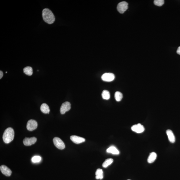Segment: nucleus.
Wrapping results in <instances>:
<instances>
[{"mask_svg":"<svg viewBox=\"0 0 180 180\" xmlns=\"http://www.w3.org/2000/svg\"><path fill=\"white\" fill-rule=\"evenodd\" d=\"M131 180L128 179V180Z\"/></svg>","mask_w":180,"mask_h":180,"instance_id":"obj_26","label":"nucleus"},{"mask_svg":"<svg viewBox=\"0 0 180 180\" xmlns=\"http://www.w3.org/2000/svg\"><path fill=\"white\" fill-rule=\"evenodd\" d=\"M7 72H6V73H7Z\"/></svg>","mask_w":180,"mask_h":180,"instance_id":"obj_25","label":"nucleus"},{"mask_svg":"<svg viewBox=\"0 0 180 180\" xmlns=\"http://www.w3.org/2000/svg\"><path fill=\"white\" fill-rule=\"evenodd\" d=\"M177 52L178 54L180 55V47H178V48L177 50Z\"/></svg>","mask_w":180,"mask_h":180,"instance_id":"obj_24","label":"nucleus"},{"mask_svg":"<svg viewBox=\"0 0 180 180\" xmlns=\"http://www.w3.org/2000/svg\"><path fill=\"white\" fill-rule=\"evenodd\" d=\"M14 136V132L13 128L8 127L5 130L3 135V142L5 143H9L13 141Z\"/></svg>","mask_w":180,"mask_h":180,"instance_id":"obj_2","label":"nucleus"},{"mask_svg":"<svg viewBox=\"0 0 180 180\" xmlns=\"http://www.w3.org/2000/svg\"><path fill=\"white\" fill-rule=\"evenodd\" d=\"M37 123L34 120L31 119L27 122V129L29 131H32L37 128Z\"/></svg>","mask_w":180,"mask_h":180,"instance_id":"obj_5","label":"nucleus"},{"mask_svg":"<svg viewBox=\"0 0 180 180\" xmlns=\"http://www.w3.org/2000/svg\"><path fill=\"white\" fill-rule=\"evenodd\" d=\"M114 97L116 101L117 102H120L122 99L123 95L121 92H117L115 93Z\"/></svg>","mask_w":180,"mask_h":180,"instance_id":"obj_20","label":"nucleus"},{"mask_svg":"<svg viewBox=\"0 0 180 180\" xmlns=\"http://www.w3.org/2000/svg\"><path fill=\"white\" fill-rule=\"evenodd\" d=\"M113 162V159L111 158L107 159L105 160L104 162L102 164V167H103L104 168H107L108 166L111 165Z\"/></svg>","mask_w":180,"mask_h":180,"instance_id":"obj_18","label":"nucleus"},{"mask_svg":"<svg viewBox=\"0 0 180 180\" xmlns=\"http://www.w3.org/2000/svg\"><path fill=\"white\" fill-rule=\"evenodd\" d=\"M41 112L45 114H48L50 112V109L47 104L43 103L41 105Z\"/></svg>","mask_w":180,"mask_h":180,"instance_id":"obj_13","label":"nucleus"},{"mask_svg":"<svg viewBox=\"0 0 180 180\" xmlns=\"http://www.w3.org/2000/svg\"><path fill=\"white\" fill-rule=\"evenodd\" d=\"M71 109V104L69 102H66L62 104L60 108V112L62 114H64Z\"/></svg>","mask_w":180,"mask_h":180,"instance_id":"obj_6","label":"nucleus"},{"mask_svg":"<svg viewBox=\"0 0 180 180\" xmlns=\"http://www.w3.org/2000/svg\"><path fill=\"white\" fill-rule=\"evenodd\" d=\"M3 73L2 71H0V79H1L3 77Z\"/></svg>","mask_w":180,"mask_h":180,"instance_id":"obj_23","label":"nucleus"},{"mask_svg":"<svg viewBox=\"0 0 180 180\" xmlns=\"http://www.w3.org/2000/svg\"><path fill=\"white\" fill-rule=\"evenodd\" d=\"M71 141L74 143L78 144L85 142V138L76 136H72L70 137Z\"/></svg>","mask_w":180,"mask_h":180,"instance_id":"obj_11","label":"nucleus"},{"mask_svg":"<svg viewBox=\"0 0 180 180\" xmlns=\"http://www.w3.org/2000/svg\"><path fill=\"white\" fill-rule=\"evenodd\" d=\"M166 133H167L169 142L172 143H174L175 141H176V138H175L174 135L172 130H167L166 131Z\"/></svg>","mask_w":180,"mask_h":180,"instance_id":"obj_12","label":"nucleus"},{"mask_svg":"<svg viewBox=\"0 0 180 180\" xmlns=\"http://www.w3.org/2000/svg\"><path fill=\"white\" fill-rule=\"evenodd\" d=\"M37 139L36 137H33L31 138L26 137L23 141L24 144L26 146H31L37 142Z\"/></svg>","mask_w":180,"mask_h":180,"instance_id":"obj_9","label":"nucleus"},{"mask_svg":"<svg viewBox=\"0 0 180 180\" xmlns=\"http://www.w3.org/2000/svg\"><path fill=\"white\" fill-rule=\"evenodd\" d=\"M128 8V4L126 2H122L118 3L117 6V10L121 13H123Z\"/></svg>","mask_w":180,"mask_h":180,"instance_id":"obj_4","label":"nucleus"},{"mask_svg":"<svg viewBox=\"0 0 180 180\" xmlns=\"http://www.w3.org/2000/svg\"><path fill=\"white\" fill-rule=\"evenodd\" d=\"M164 1L163 0H155L154 1V4L158 7H161L164 3Z\"/></svg>","mask_w":180,"mask_h":180,"instance_id":"obj_22","label":"nucleus"},{"mask_svg":"<svg viewBox=\"0 0 180 180\" xmlns=\"http://www.w3.org/2000/svg\"><path fill=\"white\" fill-rule=\"evenodd\" d=\"M115 78L114 75L111 73H106L103 74L102 76V79L103 81L107 82H111L113 81Z\"/></svg>","mask_w":180,"mask_h":180,"instance_id":"obj_7","label":"nucleus"},{"mask_svg":"<svg viewBox=\"0 0 180 180\" xmlns=\"http://www.w3.org/2000/svg\"><path fill=\"white\" fill-rule=\"evenodd\" d=\"M131 129L133 132L136 133H140L144 132L145 128L140 123L135 124L131 127Z\"/></svg>","mask_w":180,"mask_h":180,"instance_id":"obj_8","label":"nucleus"},{"mask_svg":"<svg viewBox=\"0 0 180 180\" xmlns=\"http://www.w3.org/2000/svg\"><path fill=\"white\" fill-rule=\"evenodd\" d=\"M42 16L44 22L49 24H52L55 22L54 15L51 10L48 8H45L43 9Z\"/></svg>","mask_w":180,"mask_h":180,"instance_id":"obj_1","label":"nucleus"},{"mask_svg":"<svg viewBox=\"0 0 180 180\" xmlns=\"http://www.w3.org/2000/svg\"><path fill=\"white\" fill-rule=\"evenodd\" d=\"M23 72L26 75L31 76L33 74V69L32 67H27L23 69Z\"/></svg>","mask_w":180,"mask_h":180,"instance_id":"obj_17","label":"nucleus"},{"mask_svg":"<svg viewBox=\"0 0 180 180\" xmlns=\"http://www.w3.org/2000/svg\"><path fill=\"white\" fill-rule=\"evenodd\" d=\"M102 97L103 99L108 100L110 97V94L109 92L107 90H105L102 92Z\"/></svg>","mask_w":180,"mask_h":180,"instance_id":"obj_19","label":"nucleus"},{"mask_svg":"<svg viewBox=\"0 0 180 180\" xmlns=\"http://www.w3.org/2000/svg\"><path fill=\"white\" fill-rule=\"evenodd\" d=\"M157 157V153L155 152H152L150 153L149 156L147 159L148 163H152L154 162Z\"/></svg>","mask_w":180,"mask_h":180,"instance_id":"obj_14","label":"nucleus"},{"mask_svg":"<svg viewBox=\"0 0 180 180\" xmlns=\"http://www.w3.org/2000/svg\"><path fill=\"white\" fill-rule=\"evenodd\" d=\"M53 142L54 146L60 149H63L65 148V145L62 140L58 137L53 139Z\"/></svg>","mask_w":180,"mask_h":180,"instance_id":"obj_3","label":"nucleus"},{"mask_svg":"<svg viewBox=\"0 0 180 180\" xmlns=\"http://www.w3.org/2000/svg\"><path fill=\"white\" fill-rule=\"evenodd\" d=\"M1 172L5 176L9 177L12 174V172L10 169L5 165H2L0 167Z\"/></svg>","mask_w":180,"mask_h":180,"instance_id":"obj_10","label":"nucleus"},{"mask_svg":"<svg viewBox=\"0 0 180 180\" xmlns=\"http://www.w3.org/2000/svg\"><path fill=\"white\" fill-rule=\"evenodd\" d=\"M96 178L97 179H102L103 178V172L102 169L98 168L96 171Z\"/></svg>","mask_w":180,"mask_h":180,"instance_id":"obj_16","label":"nucleus"},{"mask_svg":"<svg viewBox=\"0 0 180 180\" xmlns=\"http://www.w3.org/2000/svg\"><path fill=\"white\" fill-rule=\"evenodd\" d=\"M107 152L108 153H111L112 154L118 155L119 154V151L117 149L116 147L112 146L107 149Z\"/></svg>","mask_w":180,"mask_h":180,"instance_id":"obj_15","label":"nucleus"},{"mask_svg":"<svg viewBox=\"0 0 180 180\" xmlns=\"http://www.w3.org/2000/svg\"><path fill=\"white\" fill-rule=\"evenodd\" d=\"M42 159L41 157L39 156H36L32 158V162L33 163H38L41 162Z\"/></svg>","mask_w":180,"mask_h":180,"instance_id":"obj_21","label":"nucleus"}]
</instances>
